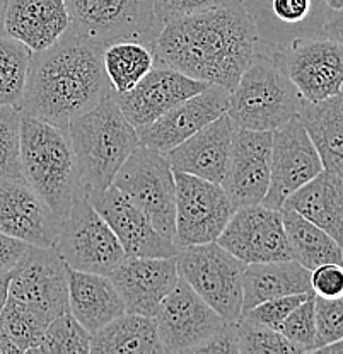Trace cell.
<instances>
[{
    "label": "cell",
    "instance_id": "6da1fadb",
    "mask_svg": "<svg viewBox=\"0 0 343 354\" xmlns=\"http://www.w3.org/2000/svg\"><path fill=\"white\" fill-rule=\"evenodd\" d=\"M256 46L253 22L239 2L168 21L150 50L156 65L232 91Z\"/></svg>",
    "mask_w": 343,
    "mask_h": 354
},
{
    "label": "cell",
    "instance_id": "7a4b0ae2",
    "mask_svg": "<svg viewBox=\"0 0 343 354\" xmlns=\"http://www.w3.org/2000/svg\"><path fill=\"white\" fill-rule=\"evenodd\" d=\"M103 50L67 31L50 48L35 51L21 113L69 128L77 116L113 95L103 65Z\"/></svg>",
    "mask_w": 343,
    "mask_h": 354
},
{
    "label": "cell",
    "instance_id": "3957f363",
    "mask_svg": "<svg viewBox=\"0 0 343 354\" xmlns=\"http://www.w3.org/2000/svg\"><path fill=\"white\" fill-rule=\"evenodd\" d=\"M21 169L26 183L64 220L86 194L69 128L21 113Z\"/></svg>",
    "mask_w": 343,
    "mask_h": 354
},
{
    "label": "cell",
    "instance_id": "277c9868",
    "mask_svg": "<svg viewBox=\"0 0 343 354\" xmlns=\"http://www.w3.org/2000/svg\"><path fill=\"white\" fill-rule=\"evenodd\" d=\"M302 102L279 53L258 44L249 65L229 92L227 114L238 128L274 131L297 116Z\"/></svg>",
    "mask_w": 343,
    "mask_h": 354
},
{
    "label": "cell",
    "instance_id": "5b68a950",
    "mask_svg": "<svg viewBox=\"0 0 343 354\" xmlns=\"http://www.w3.org/2000/svg\"><path fill=\"white\" fill-rule=\"evenodd\" d=\"M69 135L86 193L112 186L118 169L140 143L137 130L123 116L113 95L77 116L69 124Z\"/></svg>",
    "mask_w": 343,
    "mask_h": 354
},
{
    "label": "cell",
    "instance_id": "8992f818",
    "mask_svg": "<svg viewBox=\"0 0 343 354\" xmlns=\"http://www.w3.org/2000/svg\"><path fill=\"white\" fill-rule=\"evenodd\" d=\"M69 31L86 41L108 46L116 41H142L150 46L162 26L154 0H65Z\"/></svg>",
    "mask_w": 343,
    "mask_h": 354
},
{
    "label": "cell",
    "instance_id": "52a82bcc",
    "mask_svg": "<svg viewBox=\"0 0 343 354\" xmlns=\"http://www.w3.org/2000/svg\"><path fill=\"white\" fill-rule=\"evenodd\" d=\"M179 278L229 324L243 315V274L246 264L217 242L182 247L176 254Z\"/></svg>",
    "mask_w": 343,
    "mask_h": 354
},
{
    "label": "cell",
    "instance_id": "ba28073f",
    "mask_svg": "<svg viewBox=\"0 0 343 354\" xmlns=\"http://www.w3.org/2000/svg\"><path fill=\"white\" fill-rule=\"evenodd\" d=\"M112 186L142 209L162 235L175 239V171L164 155L139 143L118 169Z\"/></svg>",
    "mask_w": 343,
    "mask_h": 354
},
{
    "label": "cell",
    "instance_id": "9c48e42d",
    "mask_svg": "<svg viewBox=\"0 0 343 354\" xmlns=\"http://www.w3.org/2000/svg\"><path fill=\"white\" fill-rule=\"evenodd\" d=\"M53 249L69 268L106 276L127 257L112 227L86 194L60 220Z\"/></svg>",
    "mask_w": 343,
    "mask_h": 354
},
{
    "label": "cell",
    "instance_id": "30bf717a",
    "mask_svg": "<svg viewBox=\"0 0 343 354\" xmlns=\"http://www.w3.org/2000/svg\"><path fill=\"white\" fill-rule=\"evenodd\" d=\"M175 243L178 247L216 242L236 206L222 184L175 171Z\"/></svg>",
    "mask_w": 343,
    "mask_h": 354
},
{
    "label": "cell",
    "instance_id": "8fae6325",
    "mask_svg": "<svg viewBox=\"0 0 343 354\" xmlns=\"http://www.w3.org/2000/svg\"><path fill=\"white\" fill-rule=\"evenodd\" d=\"M276 53L304 101L318 102L343 91V44L324 35L304 36Z\"/></svg>",
    "mask_w": 343,
    "mask_h": 354
},
{
    "label": "cell",
    "instance_id": "7c38bea8",
    "mask_svg": "<svg viewBox=\"0 0 343 354\" xmlns=\"http://www.w3.org/2000/svg\"><path fill=\"white\" fill-rule=\"evenodd\" d=\"M216 242L245 264L292 259L282 213L263 203L236 208Z\"/></svg>",
    "mask_w": 343,
    "mask_h": 354
},
{
    "label": "cell",
    "instance_id": "4fadbf2b",
    "mask_svg": "<svg viewBox=\"0 0 343 354\" xmlns=\"http://www.w3.org/2000/svg\"><path fill=\"white\" fill-rule=\"evenodd\" d=\"M154 319L162 349L168 354L195 353L227 324L183 278L162 300Z\"/></svg>",
    "mask_w": 343,
    "mask_h": 354
},
{
    "label": "cell",
    "instance_id": "5bb4252c",
    "mask_svg": "<svg viewBox=\"0 0 343 354\" xmlns=\"http://www.w3.org/2000/svg\"><path fill=\"white\" fill-rule=\"evenodd\" d=\"M9 297L38 310L50 322L69 312L67 264L53 247H28L10 271Z\"/></svg>",
    "mask_w": 343,
    "mask_h": 354
},
{
    "label": "cell",
    "instance_id": "9a60e30c",
    "mask_svg": "<svg viewBox=\"0 0 343 354\" xmlns=\"http://www.w3.org/2000/svg\"><path fill=\"white\" fill-rule=\"evenodd\" d=\"M323 171V162L306 131L304 124L294 116L272 131L270 184L263 205L280 209L285 199Z\"/></svg>",
    "mask_w": 343,
    "mask_h": 354
},
{
    "label": "cell",
    "instance_id": "2e32d148",
    "mask_svg": "<svg viewBox=\"0 0 343 354\" xmlns=\"http://www.w3.org/2000/svg\"><path fill=\"white\" fill-rule=\"evenodd\" d=\"M86 196L112 227L127 257H171L182 249L162 235L146 213L114 186L96 193L87 191Z\"/></svg>",
    "mask_w": 343,
    "mask_h": 354
},
{
    "label": "cell",
    "instance_id": "e0dca14e",
    "mask_svg": "<svg viewBox=\"0 0 343 354\" xmlns=\"http://www.w3.org/2000/svg\"><path fill=\"white\" fill-rule=\"evenodd\" d=\"M258 44L280 51L296 38L323 35V0H241Z\"/></svg>",
    "mask_w": 343,
    "mask_h": 354
},
{
    "label": "cell",
    "instance_id": "ac0fdd59",
    "mask_svg": "<svg viewBox=\"0 0 343 354\" xmlns=\"http://www.w3.org/2000/svg\"><path fill=\"white\" fill-rule=\"evenodd\" d=\"M206 87L209 84L191 79L178 70L154 64L137 86L120 94L113 92V99L132 127L139 130Z\"/></svg>",
    "mask_w": 343,
    "mask_h": 354
},
{
    "label": "cell",
    "instance_id": "d6986e66",
    "mask_svg": "<svg viewBox=\"0 0 343 354\" xmlns=\"http://www.w3.org/2000/svg\"><path fill=\"white\" fill-rule=\"evenodd\" d=\"M60 220L24 177H0V232L29 245L53 247Z\"/></svg>",
    "mask_w": 343,
    "mask_h": 354
},
{
    "label": "cell",
    "instance_id": "ffe728a7",
    "mask_svg": "<svg viewBox=\"0 0 343 354\" xmlns=\"http://www.w3.org/2000/svg\"><path fill=\"white\" fill-rule=\"evenodd\" d=\"M272 131L236 128L222 187L236 208L263 201L270 184Z\"/></svg>",
    "mask_w": 343,
    "mask_h": 354
},
{
    "label": "cell",
    "instance_id": "44dd1931",
    "mask_svg": "<svg viewBox=\"0 0 343 354\" xmlns=\"http://www.w3.org/2000/svg\"><path fill=\"white\" fill-rule=\"evenodd\" d=\"M125 310L156 317L157 308L179 281L178 261L171 257H125L109 272Z\"/></svg>",
    "mask_w": 343,
    "mask_h": 354
},
{
    "label": "cell",
    "instance_id": "7402d4cb",
    "mask_svg": "<svg viewBox=\"0 0 343 354\" xmlns=\"http://www.w3.org/2000/svg\"><path fill=\"white\" fill-rule=\"evenodd\" d=\"M229 92L231 91L220 86H209L191 95L150 124L139 128L140 143L161 153L169 152L210 121L227 113Z\"/></svg>",
    "mask_w": 343,
    "mask_h": 354
},
{
    "label": "cell",
    "instance_id": "603a6c76",
    "mask_svg": "<svg viewBox=\"0 0 343 354\" xmlns=\"http://www.w3.org/2000/svg\"><path fill=\"white\" fill-rule=\"evenodd\" d=\"M236 128L238 127L232 123L229 114L224 113L162 155L173 171L222 184L229 167Z\"/></svg>",
    "mask_w": 343,
    "mask_h": 354
},
{
    "label": "cell",
    "instance_id": "cb8c5ba5",
    "mask_svg": "<svg viewBox=\"0 0 343 354\" xmlns=\"http://www.w3.org/2000/svg\"><path fill=\"white\" fill-rule=\"evenodd\" d=\"M0 21L3 31L33 53L50 48L70 28L65 0H6Z\"/></svg>",
    "mask_w": 343,
    "mask_h": 354
},
{
    "label": "cell",
    "instance_id": "d4e9b609",
    "mask_svg": "<svg viewBox=\"0 0 343 354\" xmlns=\"http://www.w3.org/2000/svg\"><path fill=\"white\" fill-rule=\"evenodd\" d=\"M67 278L70 313L91 334L127 312L109 276L79 271L67 266Z\"/></svg>",
    "mask_w": 343,
    "mask_h": 354
},
{
    "label": "cell",
    "instance_id": "484cf974",
    "mask_svg": "<svg viewBox=\"0 0 343 354\" xmlns=\"http://www.w3.org/2000/svg\"><path fill=\"white\" fill-rule=\"evenodd\" d=\"M289 206L306 220L330 234L343 247V179L323 171L285 199Z\"/></svg>",
    "mask_w": 343,
    "mask_h": 354
},
{
    "label": "cell",
    "instance_id": "4316f807",
    "mask_svg": "<svg viewBox=\"0 0 343 354\" xmlns=\"http://www.w3.org/2000/svg\"><path fill=\"white\" fill-rule=\"evenodd\" d=\"M313 293L311 271L297 261L246 264L243 274V313L272 298Z\"/></svg>",
    "mask_w": 343,
    "mask_h": 354
},
{
    "label": "cell",
    "instance_id": "83f0119b",
    "mask_svg": "<svg viewBox=\"0 0 343 354\" xmlns=\"http://www.w3.org/2000/svg\"><path fill=\"white\" fill-rule=\"evenodd\" d=\"M299 120L318 150L323 169L343 179V91L318 102H302Z\"/></svg>",
    "mask_w": 343,
    "mask_h": 354
},
{
    "label": "cell",
    "instance_id": "f1b7e54d",
    "mask_svg": "<svg viewBox=\"0 0 343 354\" xmlns=\"http://www.w3.org/2000/svg\"><path fill=\"white\" fill-rule=\"evenodd\" d=\"M94 354H161L164 353L154 317L125 312L91 335Z\"/></svg>",
    "mask_w": 343,
    "mask_h": 354
},
{
    "label": "cell",
    "instance_id": "f546056e",
    "mask_svg": "<svg viewBox=\"0 0 343 354\" xmlns=\"http://www.w3.org/2000/svg\"><path fill=\"white\" fill-rule=\"evenodd\" d=\"M292 259L309 271L326 263L343 264V247L330 234L289 206L280 208Z\"/></svg>",
    "mask_w": 343,
    "mask_h": 354
},
{
    "label": "cell",
    "instance_id": "4dcf8cb0",
    "mask_svg": "<svg viewBox=\"0 0 343 354\" xmlns=\"http://www.w3.org/2000/svg\"><path fill=\"white\" fill-rule=\"evenodd\" d=\"M103 65L114 94L127 92L152 68L154 55L147 43L116 41L103 50Z\"/></svg>",
    "mask_w": 343,
    "mask_h": 354
},
{
    "label": "cell",
    "instance_id": "1f68e13d",
    "mask_svg": "<svg viewBox=\"0 0 343 354\" xmlns=\"http://www.w3.org/2000/svg\"><path fill=\"white\" fill-rule=\"evenodd\" d=\"M33 51L24 43L10 38L0 21V106L19 109L28 82Z\"/></svg>",
    "mask_w": 343,
    "mask_h": 354
},
{
    "label": "cell",
    "instance_id": "d6a6232c",
    "mask_svg": "<svg viewBox=\"0 0 343 354\" xmlns=\"http://www.w3.org/2000/svg\"><path fill=\"white\" fill-rule=\"evenodd\" d=\"M48 324L50 320L46 317L17 298L7 297L6 305L0 310V327L17 346L19 353L35 351L42 342Z\"/></svg>",
    "mask_w": 343,
    "mask_h": 354
},
{
    "label": "cell",
    "instance_id": "836d02e7",
    "mask_svg": "<svg viewBox=\"0 0 343 354\" xmlns=\"http://www.w3.org/2000/svg\"><path fill=\"white\" fill-rule=\"evenodd\" d=\"M91 332L69 312L55 317L43 334L42 342L33 353L42 354H87L91 348Z\"/></svg>",
    "mask_w": 343,
    "mask_h": 354
},
{
    "label": "cell",
    "instance_id": "e575fe53",
    "mask_svg": "<svg viewBox=\"0 0 343 354\" xmlns=\"http://www.w3.org/2000/svg\"><path fill=\"white\" fill-rule=\"evenodd\" d=\"M238 329V346L241 354H296L302 353L296 344L289 341L276 329L239 319L236 322Z\"/></svg>",
    "mask_w": 343,
    "mask_h": 354
},
{
    "label": "cell",
    "instance_id": "d590c367",
    "mask_svg": "<svg viewBox=\"0 0 343 354\" xmlns=\"http://www.w3.org/2000/svg\"><path fill=\"white\" fill-rule=\"evenodd\" d=\"M0 177H23L21 111L14 106H0Z\"/></svg>",
    "mask_w": 343,
    "mask_h": 354
},
{
    "label": "cell",
    "instance_id": "8d00e7d4",
    "mask_svg": "<svg viewBox=\"0 0 343 354\" xmlns=\"http://www.w3.org/2000/svg\"><path fill=\"white\" fill-rule=\"evenodd\" d=\"M276 330L285 335L302 353H313L316 342L315 295L299 304L276 327Z\"/></svg>",
    "mask_w": 343,
    "mask_h": 354
},
{
    "label": "cell",
    "instance_id": "74e56055",
    "mask_svg": "<svg viewBox=\"0 0 343 354\" xmlns=\"http://www.w3.org/2000/svg\"><path fill=\"white\" fill-rule=\"evenodd\" d=\"M316 342L315 349L343 337V297L321 298L315 295Z\"/></svg>",
    "mask_w": 343,
    "mask_h": 354
},
{
    "label": "cell",
    "instance_id": "f35d334b",
    "mask_svg": "<svg viewBox=\"0 0 343 354\" xmlns=\"http://www.w3.org/2000/svg\"><path fill=\"white\" fill-rule=\"evenodd\" d=\"M315 293H297V295H287V297L272 298V300L263 301V304L256 305L246 313H243L241 319L249 320V322L261 324V326L272 327L276 329L280 324L283 322L287 315L297 307L299 304L309 298Z\"/></svg>",
    "mask_w": 343,
    "mask_h": 354
},
{
    "label": "cell",
    "instance_id": "ab89813d",
    "mask_svg": "<svg viewBox=\"0 0 343 354\" xmlns=\"http://www.w3.org/2000/svg\"><path fill=\"white\" fill-rule=\"evenodd\" d=\"M241 0H154V12L159 24H166L175 17L202 12L216 7L234 6Z\"/></svg>",
    "mask_w": 343,
    "mask_h": 354
},
{
    "label": "cell",
    "instance_id": "60d3db41",
    "mask_svg": "<svg viewBox=\"0 0 343 354\" xmlns=\"http://www.w3.org/2000/svg\"><path fill=\"white\" fill-rule=\"evenodd\" d=\"M311 290L316 297H343V264L326 263L311 271Z\"/></svg>",
    "mask_w": 343,
    "mask_h": 354
},
{
    "label": "cell",
    "instance_id": "b9f144b4",
    "mask_svg": "<svg viewBox=\"0 0 343 354\" xmlns=\"http://www.w3.org/2000/svg\"><path fill=\"white\" fill-rule=\"evenodd\" d=\"M238 329L236 324H226L220 330H217L209 341L198 346L193 354H238Z\"/></svg>",
    "mask_w": 343,
    "mask_h": 354
},
{
    "label": "cell",
    "instance_id": "7bdbcfd3",
    "mask_svg": "<svg viewBox=\"0 0 343 354\" xmlns=\"http://www.w3.org/2000/svg\"><path fill=\"white\" fill-rule=\"evenodd\" d=\"M29 243L0 232V272H9L23 259Z\"/></svg>",
    "mask_w": 343,
    "mask_h": 354
},
{
    "label": "cell",
    "instance_id": "ee69618b",
    "mask_svg": "<svg viewBox=\"0 0 343 354\" xmlns=\"http://www.w3.org/2000/svg\"><path fill=\"white\" fill-rule=\"evenodd\" d=\"M323 35L343 44V7L326 10L323 19Z\"/></svg>",
    "mask_w": 343,
    "mask_h": 354
},
{
    "label": "cell",
    "instance_id": "f6af8a7d",
    "mask_svg": "<svg viewBox=\"0 0 343 354\" xmlns=\"http://www.w3.org/2000/svg\"><path fill=\"white\" fill-rule=\"evenodd\" d=\"M16 353H19L17 346L10 341V337L6 334V330L0 327V354H16Z\"/></svg>",
    "mask_w": 343,
    "mask_h": 354
},
{
    "label": "cell",
    "instance_id": "bcb514c9",
    "mask_svg": "<svg viewBox=\"0 0 343 354\" xmlns=\"http://www.w3.org/2000/svg\"><path fill=\"white\" fill-rule=\"evenodd\" d=\"M9 279H10V271L9 272H0V310L6 305L7 297H9Z\"/></svg>",
    "mask_w": 343,
    "mask_h": 354
},
{
    "label": "cell",
    "instance_id": "7dc6e473",
    "mask_svg": "<svg viewBox=\"0 0 343 354\" xmlns=\"http://www.w3.org/2000/svg\"><path fill=\"white\" fill-rule=\"evenodd\" d=\"M315 353H324V354H343V337L337 339V341L330 342V344H324L321 348L316 349Z\"/></svg>",
    "mask_w": 343,
    "mask_h": 354
},
{
    "label": "cell",
    "instance_id": "c3c4849f",
    "mask_svg": "<svg viewBox=\"0 0 343 354\" xmlns=\"http://www.w3.org/2000/svg\"><path fill=\"white\" fill-rule=\"evenodd\" d=\"M328 9H340L343 7V0H323Z\"/></svg>",
    "mask_w": 343,
    "mask_h": 354
},
{
    "label": "cell",
    "instance_id": "681fc988",
    "mask_svg": "<svg viewBox=\"0 0 343 354\" xmlns=\"http://www.w3.org/2000/svg\"><path fill=\"white\" fill-rule=\"evenodd\" d=\"M3 3H6V0H0V7H3Z\"/></svg>",
    "mask_w": 343,
    "mask_h": 354
}]
</instances>
